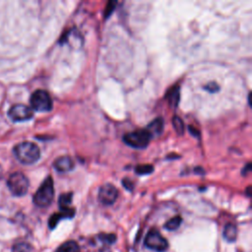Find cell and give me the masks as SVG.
I'll return each mask as SVG.
<instances>
[{"instance_id": "6da1fadb", "label": "cell", "mask_w": 252, "mask_h": 252, "mask_svg": "<svg viewBox=\"0 0 252 252\" xmlns=\"http://www.w3.org/2000/svg\"><path fill=\"white\" fill-rule=\"evenodd\" d=\"M16 158L24 164H32L36 162L40 157L39 148L32 142H23L14 148Z\"/></svg>"}, {"instance_id": "7a4b0ae2", "label": "cell", "mask_w": 252, "mask_h": 252, "mask_svg": "<svg viewBox=\"0 0 252 252\" xmlns=\"http://www.w3.org/2000/svg\"><path fill=\"white\" fill-rule=\"evenodd\" d=\"M54 197V187L53 180L51 176H48L41 183L37 191L33 196V203L40 208L48 207Z\"/></svg>"}, {"instance_id": "3957f363", "label": "cell", "mask_w": 252, "mask_h": 252, "mask_svg": "<svg viewBox=\"0 0 252 252\" xmlns=\"http://www.w3.org/2000/svg\"><path fill=\"white\" fill-rule=\"evenodd\" d=\"M151 138L152 136L145 128V129H138L133 132H129L125 134L123 136V141L129 147H132L135 149H144L149 145Z\"/></svg>"}, {"instance_id": "277c9868", "label": "cell", "mask_w": 252, "mask_h": 252, "mask_svg": "<svg viewBox=\"0 0 252 252\" xmlns=\"http://www.w3.org/2000/svg\"><path fill=\"white\" fill-rule=\"evenodd\" d=\"M11 193L15 196H23L28 192L29 179L22 172H15L11 174L7 181Z\"/></svg>"}, {"instance_id": "5b68a950", "label": "cell", "mask_w": 252, "mask_h": 252, "mask_svg": "<svg viewBox=\"0 0 252 252\" xmlns=\"http://www.w3.org/2000/svg\"><path fill=\"white\" fill-rule=\"evenodd\" d=\"M31 105L35 111H49L52 108V99L46 91L36 90L31 96Z\"/></svg>"}, {"instance_id": "8992f818", "label": "cell", "mask_w": 252, "mask_h": 252, "mask_svg": "<svg viewBox=\"0 0 252 252\" xmlns=\"http://www.w3.org/2000/svg\"><path fill=\"white\" fill-rule=\"evenodd\" d=\"M145 245L157 252H163L168 248L167 240L155 228H152L145 237Z\"/></svg>"}, {"instance_id": "52a82bcc", "label": "cell", "mask_w": 252, "mask_h": 252, "mask_svg": "<svg viewBox=\"0 0 252 252\" xmlns=\"http://www.w3.org/2000/svg\"><path fill=\"white\" fill-rule=\"evenodd\" d=\"M118 197L117 188L110 183H106L99 188L98 191V201L105 206L112 205Z\"/></svg>"}, {"instance_id": "ba28073f", "label": "cell", "mask_w": 252, "mask_h": 252, "mask_svg": "<svg viewBox=\"0 0 252 252\" xmlns=\"http://www.w3.org/2000/svg\"><path fill=\"white\" fill-rule=\"evenodd\" d=\"M8 115L13 121H26L33 116V110L25 104H15L9 109Z\"/></svg>"}, {"instance_id": "9c48e42d", "label": "cell", "mask_w": 252, "mask_h": 252, "mask_svg": "<svg viewBox=\"0 0 252 252\" xmlns=\"http://www.w3.org/2000/svg\"><path fill=\"white\" fill-rule=\"evenodd\" d=\"M53 165L58 172L64 173L72 170L75 166V163L70 157L64 156V157H59L57 159H55Z\"/></svg>"}, {"instance_id": "30bf717a", "label": "cell", "mask_w": 252, "mask_h": 252, "mask_svg": "<svg viewBox=\"0 0 252 252\" xmlns=\"http://www.w3.org/2000/svg\"><path fill=\"white\" fill-rule=\"evenodd\" d=\"M75 215V209L71 208L68 211H61L60 213H55L53 214L48 220V225L50 229H53L56 227V225L58 224V222L62 220V219H71L73 218Z\"/></svg>"}, {"instance_id": "8fae6325", "label": "cell", "mask_w": 252, "mask_h": 252, "mask_svg": "<svg viewBox=\"0 0 252 252\" xmlns=\"http://www.w3.org/2000/svg\"><path fill=\"white\" fill-rule=\"evenodd\" d=\"M146 130L150 133V135L152 137L159 135L163 130V120H162V118L158 117V118H156L155 120H153L151 123L148 124Z\"/></svg>"}, {"instance_id": "7c38bea8", "label": "cell", "mask_w": 252, "mask_h": 252, "mask_svg": "<svg viewBox=\"0 0 252 252\" xmlns=\"http://www.w3.org/2000/svg\"><path fill=\"white\" fill-rule=\"evenodd\" d=\"M223 237L228 242L235 241L237 237V227L233 223H226L223 228Z\"/></svg>"}, {"instance_id": "4fadbf2b", "label": "cell", "mask_w": 252, "mask_h": 252, "mask_svg": "<svg viewBox=\"0 0 252 252\" xmlns=\"http://www.w3.org/2000/svg\"><path fill=\"white\" fill-rule=\"evenodd\" d=\"M72 199H73V193L72 192L61 194L59 199H58V204H59L60 210L61 211L69 210L71 208L70 205L72 203Z\"/></svg>"}, {"instance_id": "5bb4252c", "label": "cell", "mask_w": 252, "mask_h": 252, "mask_svg": "<svg viewBox=\"0 0 252 252\" xmlns=\"http://www.w3.org/2000/svg\"><path fill=\"white\" fill-rule=\"evenodd\" d=\"M56 252H80V246L76 241L68 240L62 243L57 248Z\"/></svg>"}, {"instance_id": "9a60e30c", "label": "cell", "mask_w": 252, "mask_h": 252, "mask_svg": "<svg viewBox=\"0 0 252 252\" xmlns=\"http://www.w3.org/2000/svg\"><path fill=\"white\" fill-rule=\"evenodd\" d=\"M166 97L168 99L169 105L171 107H175L179 101V88L173 87L171 90H169L166 94Z\"/></svg>"}, {"instance_id": "2e32d148", "label": "cell", "mask_w": 252, "mask_h": 252, "mask_svg": "<svg viewBox=\"0 0 252 252\" xmlns=\"http://www.w3.org/2000/svg\"><path fill=\"white\" fill-rule=\"evenodd\" d=\"M181 222H182V218L180 216H175L164 223V228L167 230H175L180 226Z\"/></svg>"}, {"instance_id": "e0dca14e", "label": "cell", "mask_w": 252, "mask_h": 252, "mask_svg": "<svg viewBox=\"0 0 252 252\" xmlns=\"http://www.w3.org/2000/svg\"><path fill=\"white\" fill-rule=\"evenodd\" d=\"M154 171V166L152 164H138L135 167V172L139 175L150 174Z\"/></svg>"}, {"instance_id": "ac0fdd59", "label": "cell", "mask_w": 252, "mask_h": 252, "mask_svg": "<svg viewBox=\"0 0 252 252\" xmlns=\"http://www.w3.org/2000/svg\"><path fill=\"white\" fill-rule=\"evenodd\" d=\"M32 247L27 242H18L12 247V252H32Z\"/></svg>"}, {"instance_id": "d6986e66", "label": "cell", "mask_w": 252, "mask_h": 252, "mask_svg": "<svg viewBox=\"0 0 252 252\" xmlns=\"http://www.w3.org/2000/svg\"><path fill=\"white\" fill-rule=\"evenodd\" d=\"M172 125L178 135H182L184 133V123L181 118L178 116H173L172 117Z\"/></svg>"}, {"instance_id": "ffe728a7", "label": "cell", "mask_w": 252, "mask_h": 252, "mask_svg": "<svg viewBox=\"0 0 252 252\" xmlns=\"http://www.w3.org/2000/svg\"><path fill=\"white\" fill-rule=\"evenodd\" d=\"M98 237L102 242H105L107 244H111L116 240V236L113 233H101L98 235Z\"/></svg>"}, {"instance_id": "44dd1931", "label": "cell", "mask_w": 252, "mask_h": 252, "mask_svg": "<svg viewBox=\"0 0 252 252\" xmlns=\"http://www.w3.org/2000/svg\"><path fill=\"white\" fill-rule=\"evenodd\" d=\"M204 88H205L209 93H217V92L220 90V87H219V85H218L216 82H210V83L207 84Z\"/></svg>"}, {"instance_id": "7402d4cb", "label": "cell", "mask_w": 252, "mask_h": 252, "mask_svg": "<svg viewBox=\"0 0 252 252\" xmlns=\"http://www.w3.org/2000/svg\"><path fill=\"white\" fill-rule=\"evenodd\" d=\"M116 4H117V3H116V2H114V1H110V2H108L107 7H106L105 12H104V17H105V18H107V17L112 13V11L114 10V7H115V5H116Z\"/></svg>"}, {"instance_id": "603a6c76", "label": "cell", "mask_w": 252, "mask_h": 252, "mask_svg": "<svg viewBox=\"0 0 252 252\" xmlns=\"http://www.w3.org/2000/svg\"><path fill=\"white\" fill-rule=\"evenodd\" d=\"M122 184H123V186H124L127 190H129V191H132L133 188H134V183H133L132 180L129 179V178H124V179L122 180Z\"/></svg>"}, {"instance_id": "cb8c5ba5", "label": "cell", "mask_w": 252, "mask_h": 252, "mask_svg": "<svg viewBox=\"0 0 252 252\" xmlns=\"http://www.w3.org/2000/svg\"><path fill=\"white\" fill-rule=\"evenodd\" d=\"M250 170H251V164H250V163H247V164L244 166V168L242 169L241 173H242V175H246L247 173L250 172Z\"/></svg>"}, {"instance_id": "d4e9b609", "label": "cell", "mask_w": 252, "mask_h": 252, "mask_svg": "<svg viewBox=\"0 0 252 252\" xmlns=\"http://www.w3.org/2000/svg\"><path fill=\"white\" fill-rule=\"evenodd\" d=\"M189 131L192 133V135H194V136H199V134H198L199 132H198L196 129H194L192 126L189 127Z\"/></svg>"}, {"instance_id": "484cf974", "label": "cell", "mask_w": 252, "mask_h": 252, "mask_svg": "<svg viewBox=\"0 0 252 252\" xmlns=\"http://www.w3.org/2000/svg\"><path fill=\"white\" fill-rule=\"evenodd\" d=\"M247 195H248V196H250V187H248V188H247Z\"/></svg>"}]
</instances>
